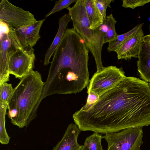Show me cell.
<instances>
[{
  "label": "cell",
  "mask_w": 150,
  "mask_h": 150,
  "mask_svg": "<svg viewBox=\"0 0 150 150\" xmlns=\"http://www.w3.org/2000/svg\"><path fill=\"white\" fill-rule=\"evenodd\" d=\"M125 77L120 68L113 66L104 67L92 76L87 87V93L93 92L99 97L115 87Z\"/></svg>",
  "instance_id": "5"
},
{
  "label": "cell",
  "mask_w": 150,
  "mask_h": 150,
  "mask_svg": "<svg viewBox=\"0 0 150 150\" xmlns=\"http://www.w3.org/2000/svg\"><path fill=\"white\" fill-rule=\"evenodd\" d=\"M122 6L125 8L134 9L150 2V0H123Z\"/></svg>",
  "instance_id": "23"
},
{
  "label": "cell",
  "mask_w": 150,
  "mask_h": 150,
  "mask_svg": "<svg viewBox=\"0 0 150 150\" xmlns=\"http://www.w3.org/2000/svg\"><path fill=\"white\" fill-rule=\"evenodd\" d=\"M88 94L86 103L83 106L85 108H88L92 105L98 100L99 98L98 95L93 92H90Z\"/></svg>",
  "instance_id": "24"
},
{
  "label": "cell",
  "mask_w": 150,
  "mask_h": 150,
  "mask_svg": "<svg viewBox=\"0 0 150 150\" xmlns=\"http://www.w3.org/2000/svg\"><path fill=\"white\" fill-rule=\"evenodd\" d=\"M44 84L40 73L33 70L20 79L7 103L8 115L13 125L27 127L35 118Z\"/></svg>",
  "instance_id": "2"
},
{
  "label": "cell",
  "mask_w": 150,
  "mask_h": 150,
  "mask_svg": "<svg viewBox=\"0 0 150 150\" xmlns=\"http://www.w3.org/2000/svg\"><path fill=\"white\" fill-rule=\"evenodd\" d=\"M104 21L106 27L104 40V43H105L113 41L118 35L115 29V25L117 21L112 13L106 16Z\"/></svg>",
  "instance_id": "18"
},
{
  "label": "cell",
  "mask_w": 150,
  "mask_h": 150,
  "mask_svg": "<svg viewBox=\"0 0 150 150\" xmlns=\"http://www.w3.org/2000/svg\"><path fill=\"white\" fill-rule=\"evenodd\" d=\"M143 137L142 128L136 127L107 133L103 138L108 144L106 150H141Z\"/></svg>",
  "instance_id": "4"
},
{
  "label": "cell",
  "mask_w": 150,
  "mask_h": 150,
  "mask_svg": "<svg viewBox=\"0 0 150 150\" xmlns=\"http://www.w3.org/2000/svg\"><path fill=\"white\" fill-rule=\"evenodd\" d=\"M77 0H59L56 1L55 4L52 10L45 16L47 18L50 15L59 12L64 8H67L70 7L72 3L75 2Z\"/></svg>",
  "instance_id": "21"
},
{
  "label": "cell",
  "mask_w": 150,
  "mask_h": 150,
  "mask_svg": "<svg viewBox=\"0 0 150 150\" xmlns=\"http://www.w3.org/2000/svg\"><path fill=\"white\" fill-rule=\"evenodd\" d=\"M96 6L101 13L103 20L106 17V10L108 7L111 8L110 4L113 0H94Z\"/></svg>",
  "instance_id": "22"
},
{
  "label": "cell",
  "mask_w": 150,
  "mask_h": 150,
  "mask_svg": "<svg viewBox=\"0 0 150 150\" xmlns=\"http://www.w3.org/2000/svg\"><path fill=\"white\" fill-rule=\"evenodd\" d=\"M85 6L90 28L94 30L103 23L104 20L103 17L96 6L94 0H85Z\"/></svg>",
  "instance_id": "15"
},
{
  "label": "cell",
  "mask_w": 150,
  "mask_h": 150,
  "mask_svg": "<svg viewBox=\"0 0 150 150\" xmlns=\"http://www.w3.org/2000/svg\"><path fill=\"white\" fill-rule=\"evenodd\" d=\"M81 131L75 123L69 125L62 139L52 150H81L82 145L77 141Z\"/></svg>",
  "instance_id": "12"
},
{
  "label": "cell",
  "mask_w": 150,
  "mask_h": 150,
  "mask_svg": "<svg viewBox=\"0 0 150 150\" xmlns=\"http://www.w3.org/2000/svg\"><path fill=\"white\" fill-rule=\"evenodd\" d=\"M144 23H139L132 29L125 33L118 35L112 41L109 42L107 48L108 52L115 51L121 44L129 36L139 28H142Z\"/></svg>",
  "instance_id": "19"
},
{
  "label": "cell",
  "mask_w": 150,
  "mask_h": 150,
  "mask_svg": "<svg viewBox=\"0 0 150 150\" xmlns=\"http://www.w3.org/2000/svg\"><path fill=\"white\" fill-rule=\"evenodd\" d=\"M0 21L14 29L28 26L37 21L30 11L15 6L7 0L0 1Z\"/></svg>",
  "instance_id": "6"
},
{
  "label": "cell",
  "mask_w": 150,
  "mask_h": 150,
  "mask_svg": "<svg viewBox=\"0 0 150 150\" xmlns=\"http://www.w3.org/2000/svg\"><path fill=\"white\" fill-rule=\"evenodd\" d=\"M34 51L33 47H27L17 51L9 60L10 74L21 79L33 71L35 59Z\"/></svg>",
  "instance_id": "8"
},
{
  "label": "cell",
  "mask_w": 150,
  "mask_h": 150,
  "mask_svg": "<svg viewBox=\"0 0 150 150\" xmlns=\"http://www.w3.org/2000/svg\"><path fill=\"white\" fill-rule=\"evenodd\" d=\"M45 19L23 27L15 29L16 35L23 48L33 47L40 38L39 32Z\"/></svg>",
  "instance_id": "10"
},
{
  "label": "cell",
  "mask_w": 150,
  "mask_h": 150,
  "mask_svg": "<svg viewBox=\"0 0 150 150\" xmlns=\"http://www.w3.org/2000/svg\"><path fill=\"white\" fill-rule=\"evenodd\" d=\"M14 90L11 84L6 82L0 84V102L7 103Z\"/></svg>",
  "instance_id": "20"
},
{
  "label": "cell",
  "mask_w": 150,
  "mask_h": 150,
  "mask_svg": "<svg viewBox=\"0 0 150 150\" xmlns=\"http://www.w3.org/2000/svg\"><path fill=\"white\" fill-rule=\"evenodd\" d=\"M8 108L7 103L0 102V142L2 144H7L10 139L5 127V116Z\"/></svg>",
  "instance_id": "16"
},
{
  "label": "cell",
  "mask_w": 150,
  "mask_h": 150,
  "mask_svg": "<svg viewBox=\"0 0 150 150\" xmlns=\"http://www.w3.org/2000/svg\"><path fill=\"white\" fill-rule=\"evenodd\" d=\"M71 19L68 14H65L59 20V28L56 35L51 45L47 50L45 55L44 65H47L50 63V59L53 55L61 42L67 29L68 23Z\"/></svg>",
  "instance_id": "13"
},
{
  "label": "cell",
  "mask_w": 150,
  "mask_h": 150,
  "mask_svg": "<svg viewBox=\"0 0 150 150\" xmlns=\"http://www.w3.org/2000/svg\"><path fill=\"white\" fill-rule=\"evenodd\" d=\"M67 9L72 22L74 29L83 39L87 46L93 36L94 30L90 28L85 0H77L72 7Z\"/></svg>",
  "instance_id": "7"
},
{
  "label": "cell",
  "mask_w": 150,
  "mask_h": 150,
  "mask_svg": "<svg viewBox=\"0 0 150 150\" xmlns=\"http://www.w3.org/2000/svg\"><path fill=\"white\" fill-rule=\"evenodd\" d=\"M137 61V70L142 80L150 82V46L143 41Z\"/></svg>",
  "instance_id": "14"
},
{
  "label": "cell",
  "mask_w": 150,
  "mask_h": 150,
  "mask_svg": "<svg viewBox=\"0 0 150 150\" xmlns=\"http://www.w3.org/2000/svg\"><path fill=\"white\" fill-rule=\"evenodd\" d=\"M103 138L101 134L94 132L86 138L81 150H104L101 143Z\"/></svg>",
  "instance_id": "17"
},
{
  "label": "cell",
  "mask_w": 150,
  "mask_h": 150,
  "mask_svg": "<svg viewBox=\"0 0 150 150\" xmlns=\"http://www.w3.org/2000/svg\"><path fill=\"white\" fill-rule=\"evenodd\" d=\"M149 31L150 32V25L149 27Z\"/></svg>",
  "instance_id": "26"
},
{
  "label": "cell",
  "mask_w": 150,
  "mask_h": 150,
  "mask_svg": "<svg viewBox=\"0 0 150 150\" xmlns=\"http://www.w3.org/2000/svg\"><path fill=\"white\" fill-rule=\"evenodd\" d=\"M144 36L142 28H139L126 38L115 52L118 59L127 60L138 58Z\"/></svg>",
  "instance_id": "9"
},
{
  "label": "cell",
  "mask_w": 150,
  "mask_h": 150,
  "mask_svg": "<svg viewBox=\"0 0 150 150\" xmlns=\"http://www.w3.org/2000/svg\"><path fill=\"white\" fill-rule=\"evenodd\" d=\"M89 49L77 39L61 42L53 55L41 101L54 94H75L88 86Z\"/></svg>",
  "instance_id": "1"
},
{
  "label": "cell",
  "mask_w": 150,
  "mask_h": 150,
  "mask_svg": "<svg viewBox=\"0 0 150 150\" xmlns=\"http://www.w3.org/2000/svg\"><path fill=\"white\" fill-rule=\"evenodd\" d=\"M93 36L87 45V47L92 54L96 62L97 72L103 69L102 61L101 54L103 46L104 43L105 33L106 27L104 21L99 27L94 30Z\"/></svg>",
  "instance_id": "11"
},
{
  "label": "cell",
  "mask_w": 150,
  "mask_h": 150,
  "mask_svg": "<svg viewBox=\"0 0 150 150\" xmlns=\"http://www.w3.org/2000/svg\"><path fill=\"white\" fill-rule=\"evenodd\" d=\"M143 40L150 46V34L144 36L143 38Z\"/></svg>",
  "instance_id": "25"
},
{
  "label": "cell",
  "mask_w": 150,
  "mask_h": 150,
  "mask_svg": "<svg viewBox=\"0 0 150 150\" xmlns=\"http://www.w3.org/2000/svg\"><path fill=\"white\" fill-rule=\"evenodd\" d=\"M149 86L150 87V82L149 83Z\"/></svg>",
  "instance_id": "27"
},
{
  "label": "cell",
  "mask_w": 150,
  "mask_h": 150,
  "mask_svg": "<svg viewBox=\"0 0 150 150\" xmlns=\"http://www.w3.org/2000/svg\"><path fill=\"white\" fill-rule=\"evenodd\" d=\"M0 84L9 80V60L18 50L23 49L15 29L0 21Z\"/></svg>",
  "instance_id": "3"
}]
</instances>
